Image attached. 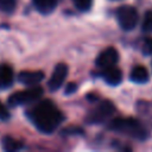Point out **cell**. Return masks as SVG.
Instances as JSON below:
<instances>
[{"label": "cell", "mask_w": 152, "mask_h": 152, "mask_svg": "<svg viewBox=\"0 0 152 152\" xmlns=\"http://www.w3.org/2000/svg\"><path fill=\"white\" fill-rule=\"evenodd\" d=\"M28 116L37 129L45 134L55 132L64 119L62 112L50 100L39 101L28 110Z\"/></svg>", "instance_id": "cell-1"}, {"label": "cell", "mask_w": 152, "mask_h": 152, "mask_svg": "<svg viewBox=\"0 0 152 152\" xmlns=\"http://www.w3.org/2000/svg\"><path fill=\"white\" fill-rule=\"evenodd\" d=\"M109 128L134 139L141 140L147 137V132L144 126L133 118H115L109 122Z\"/></svg>", "instance_id": "cell-2"}, {"label": "cell", "mask_w": 152, "mask_h": 152, "mask_svg": "<svg viewBox=\"0 0 152 152\" xmlns=\"http://www.w3.org/2000/svg\"><path fill=\"white\" fill-rule=\"evenodd\" d=\"M44 90L39 86H32L28 87L27 89L15 91L8 97V103L11 106H21V104H27L32 103L37 100H39L43 95Z\"/></svg>", "instance_id": "cell-3"}, {"label": "cell", "mask_w": 152, "mask_h": 152, "mask_svg": "<svg viewBox=\"0 0 152 152\" xmlns=\"http://www.w3.org/2000/svg\"><path fill=\"white\" fill-rule=\"evenodd\" d=\"M116 19L122 30L131 31L137 26L139 20V14L135 7L131 5H124L116 10Z\"/></svg>", "instance_id": "cell-4"}, {"label": "cell", "mask_w": 152, "mask_h": 152, "mask_svg": "<svg viewBox=\"0 0 152 152\" xmlns=\"http://www.w3.org/2000/svg\"><path fill=\"white\" fill-rule=\"evenodd\" d=\"M115 112V107L112 101L103 100L99 103L97 107H95L88 115L87 121L90 124H102L107 121Z\"/></svg>", "instance_id": "cell-5"}, {"label": "cell", "mask_w": 152, "mask_h": 152, "mask_svg": "<svg viewBox=\"0 0 152 152\" xmlns=\"http://www.w3.org/2000/svg\"><path fill=\"white\" fill-rule=\"evenodd\" d=\"M118 61H119V53H118L116 49L110 46L99 53V56L96 57L95 64L100 69H106V68L115 65Z\"/></svg>", "instance_id": "cell-6"}, {"label": "cell", "mask_w": 152, "mask_h": 152, "mask_svg": "<svg viewBox=\"0 0 152 152\" xmlns=\"http://www.w3.org/2000/svg\"><path fill=\"white\" fill-rule=\"evenodd\" d=\"M66 75H68V65L65 63H59L55 66L52 74H51V77L49 80V88L51 90H57L62 87V84L64 83L65 78H66Z\"/></svg>", "instance_id": "cell-7"}, {"label": "cell", "mask_w": 152, "mask_h": 152, "mask_svg": "<svg viewBox=\"0 0 152 152\" xmlns=\"http://www.w3.org/2000/svg\"><path fill=\"white\" fill-rule=\"evenodd\" d=\"M43 78H44V72L40 70H25L18 75L19 82L27 87L38 86L43 81Z\"/></svg>", "instance_id": "cell-8"}, {"label": "cell", "mask_w": 152, "mask_h": 152, "mask_svg": "<svg viewBox=\"0 0 152 152\" xmlns=\"http://www.w3.org/2000/svg\"><path fill=\"white\" fill-rule=\"evenodd\" d=\"M101 76L104 80V82L110 86H118L122 81V71L119 68H116L115 65L102 69Z\"/></svg>", "instance_id": "cell-9"}, {"label": "cell", "mask_w": 152, "mask_h": 152, "mask_svg": "<svg viewBox=\"0 0 152 152\" xmlns=\"http://www.w3.org/2000/svg\"><path fill=\"white\" fill-rule=\"evenodd\" d=\"M13 70L10 65L6 64H1L0 65V89H5L11 87V84L13 83Z\"/></svg>", "instance_id": "cell-10"}, {"label": "cell", "mask_w": 152, "mask_h": 152, "mask_svg": "<svg viewBox=\"0 0 152 152\" xmlns=\"http://www.w3.org/2000/svg\"><path fill=\"white\" fill-rule=\"evenodd\" d=\"M129 77L135 83H146L148 81V71L142 65H135L131 70Z\"/></svg>", "instance_id": "cell-11"}, {"label": "cell", "mask_w": 152, "mask_h": 152, "mask_svg": "<svg viewBox=\"0 0 152 152\" xmlns=\"http://www.w3.org/2000/svg\"><path fill=\"white\" fill-rule=\"evenodd\" d=\"M32 2L36 10L43 14L51 13L57 6V0H32Z\"/></svg>", "instance_id": "cell-12"}, {"label": "cell", "mask_w": 152, "mask_h": 152, "mask_svg": "<svg viewBox=\"0 0 152 152\" xmlns=\"http://www.w3.org/2000/svg\"><path fill=\"white\" fill-rule=\"evenodd\" d=\"M2 147L5 151L7 152H14V151H19L24 147L23 142L12 138V137H4L2 138Z\"/></svg>", "instance_id": "cell-13"}, {"label": "cell", "mask_w": 152, "mask_h": 152, "mask_svg": "<svg viewBox=\"0 0 152 152\" xmlns=\"http://www.w3.org/2000/svg\"><path fill=\"white\" fill-rule=\"evenodd\" d=\"M17 7V0H0V11L12 13Z\"/></svg>", "instance_id": "cell-14"}, {"label": "cell", "mask_w": 152, "mask_h": 152, "mask_svg": "<svg viewBox=\"0 0 152 152\" xmlns=\"http://www.w3.org/2000/svg\"><path fill=\"white\" fill-rule=\"evenodd\" d=\"M141 27L144 32H152V11L151 10L145 13Z\"/></svg>", "instance_id": "cell-15"}, {"label": "cell", "mask_w": 152, "mask_h": 152, "mask_svg": "<svg viewBox=\"0 0 152 152\" xmlns=\"http://www.w3.org/2000/svg\"><path fill=\"white\" fill-rule=\"evenodd\" d=\"M75 7L81 12H87L93 5V0H72Z\"/></svg>", "instance_id": "cell-16"}, {"label": "cell", "mask_w": 152, "mask_h": 152, "mask_svg": "<svg viewBox=\"0 0 152 152\" xmlns=\"http://www.w3.org/2000/svg\"><path fill=\"white\" fill-rule=\"evenodd\" d=\"M141 49L144 55H152V38H146L142 43Z\"/></svg>", "instance_id": "cell-17"}, {"label": "cell", "mask_w": 152, "mask_h": 152, "mask_svg": "<svg viewBox=\"0 0 152 152\" xmlns=\"http://www.w3.org/2000/svg\"><path fill=\"white\" fill-rule=\"evenodd\" d=\"M10 118V112L7 107L0 101V120H7Z\"/></svg>", "instance_id": "cell-18"}, {"label": "cell", "mask_w": 152, "mask_h": 152, "mask_svg": "<svg viewBox=\"0 0 152 152\" xmlns=\"http://www.w3.org/2000/svg\"><path fill=\"white\" fill-rule=\"evenodd\" d=\"M76 90V83H69L65 88V93L66 94H70V93H74Z\"/></svg>", "instance_id": "cell-19"}]
</instances>
